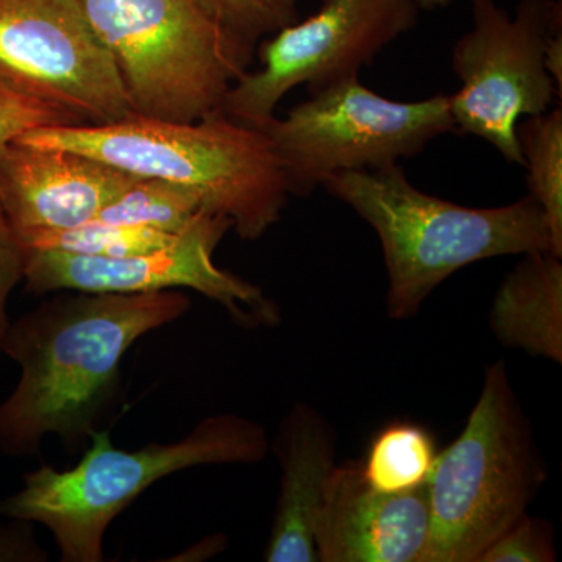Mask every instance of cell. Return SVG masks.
<instances>
[{
    "label": "cell",
    "instance_id": "3",
    "mask_svg": "<svg viewBox=\"0 0 562 562\" xmlns=\"http://www.w3.org/2000/svg\"><path fill=\"white\" fill-rule=\"evenodd\" d=\"M322 187L357 211L379 236L390 276L392 319H412L442 281L472 262L553 254L546 216L528 194L512 205L469 209L417 190L398 165L338 173Z\"/></svg>",
    "mask_w": 562,
    "mask_h": 562
},
{
    "label": "cell",
    "instance_id": "24",
    "mask_svg": "<svg viewBox=\"0 0 562 562\" xmlns=\"http://www.w3.org/2000/svg\"><path fill=\"white\" fill-rule=\"evenodd\" d=\"M413 2L419 10H436L449 7L453 0H413Z\"/></svg>",
    "mask_w": 562,
    "mask_h": 562
},
{
    "label": "cell",
    "instance_id": "11",
    "mask_svg": "<svg viewBox=\"0 0 562 562\" xmlns=\"http://www.w3.org/2000/svg\"><path fill=\"white\" fill-rule=\"evenodd\" d=\"M232 221L203 216L165 249L131 257H81L58 250H25V290L33 295L57 291L139 294L188 288L220 303L241 327H273L279 306L261 288L217 268L213 254Z\"/></svg>",
    "mask_w": 562,
    "mask_h": 562
},
{
    "label": "cell",
    "instance_id": "19",
    "mask_svg": "<svg viewBox=\"0 0 562 562\" xmlns=\"http://www.w3.org/2000/svg\"><path fill=\"white\" fill-rule=\"evenodd\" d=\"M181 235L99 221H90L68 231L18 233L25 250H58L81 257L103 258L131 257L165 249Z\"/></svg>",
    "mask_w": 562,
    "mask_h": 562
},
{
    "label": "cell",
    "instance_id": "20",
    "mask_svg": "<svg viewBox=\"0 0 562 562\" xmlns=\"http://www.w3.org/2000/svg\"><path fill=\"white\" fill-rule=\"evenodd\" d=\"M301 0H195L222 31L244 46L258 44L299 20Z\"/></svg>",
    "mask_w": 562,
    "mask_h": 562
},
{
    "label": "cell",
    "instance_id": "5",
    "mask_svg": "<svg viewBox=\"0 0 562 562\" xmlns=\"http://www.w3.org/2000/svg\"><path fill=\"white\" fill-rule=\"evenodd\" d=\"M546 465L503 361L484 371L461 435L438 453L425 483L430 546L425 562H479L527 514Z\"/></svg>",
    "mask_w": 562,
    "mask_h": 562
},
{
    "label": "cell",
    "instance_id": "16",
    "mask_svg": "<svg viewBox=\"0 0 562 562\" xmlns=\"http://www.w3.org/2000/svg\"><path fill=\"white\" fill-rule=\"evenodd\" d=\"M210 213L216 211L198 192L171 181L138 177L106 203L94 221L181 235Z\"/></svg>",
    "mask_w": 562,
    "mask_h": 562
},
{
    "label": "cell",
    "instance_id": "22",
    "mask_svg": "<svg viewBox=\"0 0 562 562\" xmlns=\"http://www.w3.org/2000/svg\"><path fill=\"white\" fill-rule=\"evenodd\" d=\"M553 531L547 520L525 514L484 550L479 562H553Z\"/></svg>",
    "mask_w": 562,
    "mask_h": 562
},
{
    "label": "cell",
    "instance_id": "23",
    "mask_svg": "<svg viewBox=\"0 0 562 562\" xmlns=\"http://www.w3.org/2000/svg\"><path fill=\"white\" fill-rule=\"evenodd\" d=\"M24 246L0 203V351L10 327L7 302L14 286L24 280Z\"/></svg>",
    "mask_w": 562,
    "mask_h": 562
},
{
    "label": "cell",
    "instance_id": "6",
    "mask_svg": "<svg viewBox=\"0 0 562 562\" xmlns=\"http://www.w3.org/2000/svg\"><path fill=\"white\" fill-rule=\"evenodd\" d=\"M120 70L133 113L194 122L221 111L255 52L195 0H76Z\"/></svg>",
    "mask_w": 562,
    "mask_h": 562
},
{
    "label": "cell",
    "instance_id": "2",
    "mask_svg": "<svg viewBox=\"0 0 562 562\" xmlns=\"http://www.w3.org/2000/svg\"><path fill=\"white\" fill-rule=\"evenodd\" d=\"M16 143L77 151L136 177L188 188L228 217L244 241L276 225L291 195L268 135L222 111L194 122L132 114L111 124L36 128Z\"/></svg>",
    "mask_w": 562,
    "mask_h": 562
},
{
    "label": "cell",
    "instance_id": "15",
    "mask_svg": "<svg viewBox=\"0 0 562 562\" xmlns=\"http://www.w3.org/2000/svg\"><path fill=\"white\" fill-rule=\"evenodd\" d=\"M503 280L490 313L502 346L562 362V262L552 251H531Z\"/></svg>",
    "mask_w": 562,
    "mask_h": 562
},
{
    "label": "cell",
    "instance_id": "18",
    "mask_svg": "<svg viewBox=\"0 0 562 562\" xmlns=\"http://www.w3.org/2000/svg\"><path fill=\"white\" fill-rule=\"evenodd\" d=\"M436 457L430 431L412 422H392L373 438L361 469L373 490L398 494L424 486Z\"/></svg>",
    "mask_w": 562,
    "mask_h": 562
},
{
    "label": "cell",
    "instance_id": "9",
    "mask_svg": "<svg viewBox=\"0 0 562 562\" xmlns=\"http://www.w3.org/2000/svg\"><path fill=\"white\" fill-rule=\"evenodd\" d=\"M417 13L413 0H322L312 16L258 44L260 68L233 83L222 113L261 128L294 88L306 85L314 92L360 76L384 47L412 31Z\"/></svg>",
    "mask_w": 562,
    "mask_h": 562
},
{
    "label": "cell",
    "instance_id": "1",
    "mask_svg": "<svg viewBox=\"0 0 562 562\" xmlns=\"http://www.w3.org/2000/svg\"><path fill=\"white\" fill-rule=\"evenodd\" d=\"M60 294L10 324L2 351L20 362L16 390L0 405V449L40 452L47 435L80 449L116 402L121 361L140 336L180 319L177 290Z\"/></svg>",
    "mask_w": 562,
    "mask_h": 562
},
{
    "label": "cell",
    "instance_id": "14",
    "mask_svg": "<svg viewBox=\"0 0 562 562\" xmlns=\"http://www.w3.org/2000/svg\"><path fill=\"white\" fill-rule=\"evenodd\" d=\"M281 465L276 516L266 547L269 562H314V522L335 471L336 432L310 405H295L273 442Z\"/></svg>",
    "mask_w": 562,
    "mask_h": 562
},
{
    "label": "cell",
    "instance_id": "17",
    "mask_svg": "<svg viewBox=\"0 0 562 562\" xmlns=\"http://www.w3.org/2000/svg\"><path fill=\"white\" fill-rule=\"evenodd\" d=\"M517 139L527 168L528 195L541 206L553 254L562 257V111H546L525 117L517 125Z\"/></svg>",
    "mask_w": 562,
    "mask_h": 562
},
{
    "label": "cell",
    "instance_id": "21",
    "mask_svg": "<svg viewBox=\"0 0 562 562\" xmlns=\"http://www.w3.org/2000/svg\"><path fill=\"white\" fill-rule=\"evenodd\" d=\"M72 125L85 124L68 111L36 101L0 83V150L36 128Z\"/></svg>",
    "mask_w": 562,
    "mask_h": 562
},
{
    "label": "cell",
    "instance_id": "12",
    "mask_svg": "<svg viewBox=\"0 0 562 562\" xmlns=\"http://www.w3.org/2000/svg\"><path fill=\"white\" fill-rule=\"evenodd\" d=\"M427 490H373L361 462L336 465L314 522L321 562H425L430 546Z\"/></svg>",
    "mask_w": 562,
    "mask_h": 562
},
{
    "label": "cell",
    "instance_id": "10",
    "mask_svg": "<svg viewBox=\"0 0 562 562\" xmlns=\"http://www.w3.org/2000/svg\"><path fill=\"white\" fill-rule=\"evenodd\" d=\"M0 83L85 125L135 114L120 70L76 0H0Z\"/></svg>",
    "mask_w": 562,
    "mask_h": 562
},
{
    "label": "cell",
    "instance_id": "8",
    "mask_svg": "<svg viewBox=\"0 0 562 562\" xmlns=\"http://www.w3.org/2000/svg\"><path fill=\"white\" fill-rule=\"evenodd\" d=\"M473 29L457 41L452 65L460 91L449 95L454 132L479 136L524 166L517 125L561 99L547 72V41L562 31L561 2L520 0L514 14L497 0H471Z\"/></svg>",
    "mask_w": 562,
    "mask_h": 562
},
{
    "label": "cell",
    "instance_id": "7",
    "mask_svg": "<svg viewBox=\"0 0 562 562\" xmlns=\"http://www.w3.org/2000/svg\"><path fill=\"white\" fill-rule=\"evenodd\" d=\"M291 195L312 194L333 176L376 171L419 155L454 132L449 95L398 102L376 94L360 76L310 92V99L262 125Z\"/></svg>",
    "mask_w": 562,
    "mask_h": 562
},
{
    "label": "cell",
    "instance_id": "4",
    "mask_svg": "<svg viewBox=\"0 0 562 562\" xmlns=\"http://www.w3.org/2000/svg\"><path fill=\"white\" fill-rule=\"evenodd\" d=\"M90 441L76 468L43 465L0 503L3 516L49 528L66 562H101L110 524L158 480L202 464H254L269 450L265 428L236 414L206 417L187 438L136 452L114 449L109 431Z\"/></svg>",
    "mask_w": 562,
    "mask_h": 562
},
{
    "label": "cell",
    "instance_id": "13",
    "mask_svg": "<svg viewBox=\"0 0 562 562\" xmlns=\"http://www.w3.org/2000/svg\"><path fill=\"white\" fill-rule=\"evenodd\" d=\"M136 179L58 147L14 140L0 150V203L16 233L68 231L94 221Z\"/></svg>",
    "mask_w": 562,
    "mask_h": 562
}]
</instances>
